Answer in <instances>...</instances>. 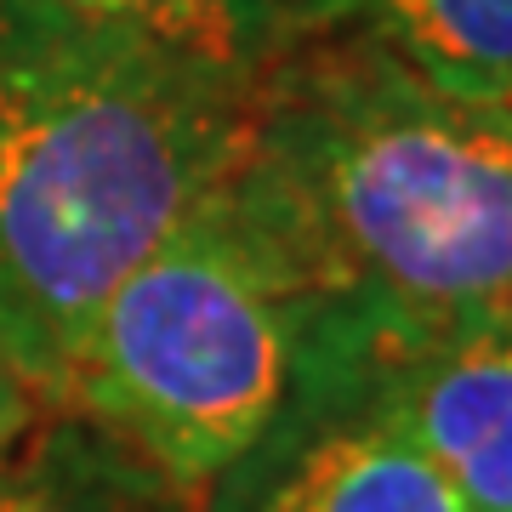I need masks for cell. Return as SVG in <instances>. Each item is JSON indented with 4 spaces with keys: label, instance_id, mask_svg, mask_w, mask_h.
Segmentation results:
<instances>
[{
    "label": "cell",
    "instance_id": "6da1fadb",
    "mask_svg": "<svg viewBox=\"0 0 512 512\" xmlns=\"http://www.w3.org/2000/svg\"><path fill=\"white\" fill-rule=\"evenodd\" d=\"M222 200L308 319L512 325V109L319 29L251 92Z\"/></svg>",
    "mask_w": 512,
    "mask_h": 512
},
{
    "label": "cell",
    "instance_id": "7a4b0ae2",
    "mask_svg": "<svg viewBox=\"0 0 512 512\" xmlns=\"http://www.w3.org/2000/svg\"><path fill=\"white\" fill-rule=\"evenodd\" d=\"M251 92L0 35V359L57 404L92 313L239 160Z\"/></svg>",
    "mask_w": 512,
    "mask_h": 512
},
{
    "label": "cell",
    "instance_id": "3957f363",
    "mask_svg": "<svg viewBox=\"0 0 512 512\" xmlns=\"http://www.w3.org/2000/svg\"><path fill=\"white\" fill-rule=\"evenodd\" d=\"M302 325V296L217 188L92 313L52 410L109 427L205 501L279 421Z\"/></svg>",
    "mask_w": 512,
    "mask_h": 512
},
{
    "label": "cell",
    "instance_id": "277c9868",
    "mask_svg": "<svg viewBox=\"0 0 512 512\" xmlns=\"http://www.w3.org/2000/svg\"><path fill=\"white\" fill-rule=\"evenodd\" d=\"M296 387L382 416L467 512H512V325L308 319Z\"/></svg>",
    "mask_w": 512,
    "mask_h": 512
},
{
    "label": "cell",
    "instance_id": "5b68a950",
    "mask_svg": "<svg viewBox=\"0 0 512 512\" xmlns=\"http://www.w3.org/2000/svg\"><path fill=\"white\" fill-rule=\"evenodd\" d=\"M205 512H467L410 444L348 399L291 387L251 456L205 490Z\"/></svg>",
    "mask_w": 512,
    "mask_h": 512
},
{
    "label": "cell",
    "instance_id": "8992f818",
    "mask_svg": "<svg viewBox=\"0 0 512 512\" xmlns=\"http://www.w3.org/2000/svg\"><path fill=\"white\" fill-rule=\"evenodd\" d=\"M0 35L69 40L256 92L319 35V0H0Z\"/></svg>",
    "mask_w": 512,
    "mask_h": 512
},
{
    "label": "cell",
    "instance_id": "52a82bcc",
    "mask_svg": "<svg viewBox=\"0 0 512 512\" xmlns=\"http://www.w3.org/2000/svg\"><path fill=\"white\" fill-rule=\"evenodd\" d=\"M0 512H205L200 495L74 410H35L0 444Z\"/></svg>",
    "mask_w": 512,
    "mask_h": 512
},
{
    "label": "cell",
    "instance_id": "ba28073f",
    "mask_svg": "<svg viewBox=\"0 0 512 512\" xmlns=\"http://www.w3.org/2000/svg\"><path fill=\"white\" fill-rule=\"evenodd\" d=\"M319 29L382 46L439 92L512 109V0H319Z\"/></svg>",
    "mask_w": 512,
    "mask_h": 512
},
{
    "label": "cell",
    "instance_id": "9c48e42d",
    "mask_svg": "<svg viewBox=\"0 0 512 512\" xmlns=\"http://www.w3.org/2000/svg\"><path fill=\"white\" fill-rule=\"evenodd\" d=\"M35 410H40L35 393H29V387L18 382V370L0 359V444L18 439L23 427H29V416H35Z\"/></svg>",
    "mask_w": 512,
    "mask_h": 512
}]
</instances>
